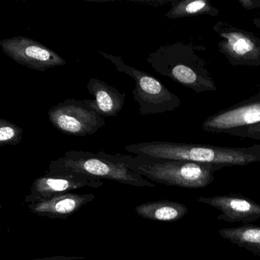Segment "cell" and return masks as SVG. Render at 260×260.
Here are the masks:
<instances>
[{"mask_svg":"<svg viewBox=\"0 0 260 260\" xmlns=\"http://www.w3.org/2000/svg\"><path fill=\"white\" fill-rule=\"evenodd\" d=\"M98 53L112 62L118 72L134 79L135 86L132 94L139 106V113L143 116L173 112L180 107V99L153 76L128 66L121 57L103 51Z\"/></svg>","mask_w":260,"mask_h":260,"instance_id":"obj_5","label":"cell"},{"mask_svg":"<svg viewBox=\"0 0 260 260\" xmlns=\"http://www.w3.org/2000/svg\"><path fill=\"white\" fill-rule=\"evenodd\" d=\"M225 135L260 141V123L240 128L233 129L226 132Z\"/></svg>","mask_w":260,"mask_h":260,"instance_id":"obj_18","label":"cell"},{"mask_svg":"<svg viewBox=\"0 0 260 260\" xmlns=\"http://www.w3.org/2000/svg\"><path fill=\"white\" fill-rule=\"evenodd\" d=\"M48 114L54 128L71 136L94 135L106 123L104 117L88 104L87 100L67 99L51 108Z\"/></svg>","mask_w":260,"mask_h":260,"instance_id":"obj_6","label":"cell"},{"mask_svg":"<svg viewBox=\"0 0 260 260\" xmlns=\"http://www.w3.org/2000/svg\"><path fill=\"white\" fill-rule=\"evenodd\" d=\"M79 259V258H85V257H53V258H38V259L35 260H71V259Z\"/></svg>","mask_w":260,"mask_h":260,"instance_id":"obj_19","label":"cell"},{"mask_svg":"<svg viewBox=\"0 0 260 260\" xmlns=\"http://www.w3.org/2000/svg\"><path fill=\"white\" fill-rule=\"evenodd\" d=\"M139 217L155 221L173 222L183 218L188 209L183 204L170 200L141 204L135 208Z\"/></svg>","mask_w":260,"mask_h":260,"instance_id":"obj_14","label":"cell"},{"mask_svg":"<svg viewBox=\"0 0 260 260\" xmlns=\"http://www.w3.org/2000/svg\"><path fill=\"white\" fill-rule=\"evenodd\" d=\"M214 32L221 40L218 51L232 66L260 68V38L225 22H216Z\"/></svg>","mask_w":260,"mask_h":260,"instance_id":"obj_7","label":"cell"},{"mask_svg":"<svg viewBox=\"0 0 260 260\" xmlns=\"http://www.w3.org/2000/svg\"><path fill=\"white\" fill-rule=\"evenodd\" d=\"M6 55L19 64L39 72L64 66L67 61L51 48L25 36H15L0 41Z\"/></svg>","mask_w":260,"mask_h":260,"instance_id":"obj_8","label":"cell"},{"mask_svg":"<svg viewBox=\"0 0 260 260\" xmlns=\"http://www.w3.org/2000/svg\"><path fill=\"white\" fill-rule=\"evenodd\" d=\"M198 202L220 211L221 214L217 216V220L228 223H247L260 218V204L241 194L201 196Z\"/></svg>","mask_w":260,"mask_h":260,"instance_id":"obj_11","label":"cell"},{"mask_svg":"<svg viewBox=\"0 0 260 260\" xmlns=\"http://www.w3.org/2000/svg\"><path fill=\"white\" fill-rule=\"evenodd\" d=\"M124 150L138 156L191 161L225 168L260 162V144L249 147H226L155 141L130 144Z\"/></svg>","mask_w":260,"mask_h":260,"instance_id":"obj_1","label":"cell"},{"mask_svg":"<svg viewBox=\"0 0 260 260\" xmlns=\"http://www.w3.org/2000/svg\"><path fill=\"white\" fill-rule=\"evenodd\" d=\"M171 7L166 17L170 19H185L196 16L215 17L220 11L208 0H172Z\"/></svg>","mask_w":260,"mask_h":260,"instance_id":"obj_15","label":"cell"},{"mask_svg":"<svg viewBox=\"0 0 260 260\" xmlns=\"http://www.w3.org/2000/svg\"><path fill=\"white\" fill-rule=\"evenodd\" d=\"M93 194L69 192L26 204L30 212L50 219H66L95 199Z\"/></svg>","mask_w":260,"mask_h":260,"instance_id":"obj_12","label":"cell"},{"mask_svg":"<svg viewBox=\"0 0 260 260\" xmlns=\"http://www.w3.org/2000/svg\"><path fill=\"white\" fill-rule=\"evenodd\" d=\"M147 61L158 74L196 94L217 90L205 60L191 44L176 42L162 45L148 54Z\"/></svg>","mask_w":260,"mask_h":260,"instance_id":"obj_2","label":"cell"},{"mask_svg":"<svg viewBox=\"0 0 260 260\" xmlns=\"http://www.w3.org/2000/svg\"><path fill=\"white\" fill-rule=\"evenodd\" d=\"M220 237L243 248L249 252L260 255V226L244 224L236 228L219 230Z\"/></svg>","mask_w":260,"mask_h":260,"instance_id":"obj_16","label":"cell"},{"mask_svg":"<svg viewBox=\"0 0 260 260\" xmlns=\"http://www.w3.org/2000/svg\"><path fill=\"white\" fill-rule=\"evenodd\" d=\"M103 182L76 172H47L38 178L30 187V191L25 197L26 204L45 200L54 196L73 192L82 188H97L103 186Z\"/></svg>","mask_w":260,"mask_h":260,"instance_id":"obj_9","label":"cell"},{"mask_svg":"<svg viewBox=\"0 0 260 260\" xmlns=\"http://www.w3.org/2000/svg\"><path fill=\"white\" fill-rule=\"evenodd\" d=\"M252 23H253V25H255L256 28H259L260 29V15L254 18L253 20H252Z\"/></svg>","mask_w":260,"mask_h":260,"instance_id":"obj_20","label":"cell"},{"mask_svg":"<svg viewBox=\"0 0 260 260\" xmlns=\"http://www.w3.org/2000/svg\"><path fill=\"white\" fill-rule=\"evenodd\" d=\"M49 172H76L96 179L114 181L136 187L154 188L155 184L131 170L123 160L121 153H97L81 150H70L63 156L52 160Z\"/></svg>","mask_w":260,"mask_h":260,"instance_id":"obj_4","label":"cell"},{"mask_svg":"<svg viewBox=\"0 0 260 260\" xmlns=\"http://www.w3.org/2000/svg\"><path fill=\"white\" fill-rule=\"evenodd\" d=\"M260 123V92L208 116L202 124L209 133L225 134L233 129Z\"/></svg>","mask_w":260,"mask_h":260,"instance_id":"obj_10","label":"cell"},{"mask_svg":"<svg viewBox=\"0 0 260 260\" xmlns=\"http://www.w3.org/2000/svg\"><path fill=\"white\" fill-rule=\"evenodd\" d=\"M94 100H87L88 104L104 118L115 117L122 110L125 93L96 78H91L86 85Z\"/></svg>","mask_w":260,"mask_h":260,"instance_id":"obj_13","label":"cell"},{"mask_svg":"<svg viewBox=\"0 0 260 260\" xmlns=\"http://www.w3.org/2000/svg\"><path fill=\"white\" fill-rule=\"evenodd\" d=\"M23 130L8 120L0 118V147L17 145L22 141Z\"/></svg>","mask_w":260,"mask_h":260,"instance_id":"obj_17","label":"cell"},{"mask_svg":"<svg viewBox=\"0 0 260 260\" xmlns=\"http://www.w3.org/2000/svg\"><path fill=\"white\" fill-rule=\"evenodd\" d=\"M127 167L152 182L184 188H202L212 183L221 167L191 161L122 154Z\"/></svg>","mask_w":260,"mask_h":260,"instance_id":"obj_3","label":"cell"}]
</instances>
